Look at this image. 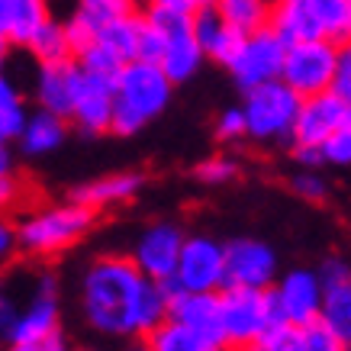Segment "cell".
<instances>
[{"label": "cell", "instance_id": "6da1fadb", "mask_svg": "<svg viewBox=\"0 0 351 351\" xmlns=\"http://www.w3.org/2000/svg\"><path fill=\"white\" fill-rule=\"evenodd\" d=\"M171 287L138 271L129 255H100L81 274V313L107 339H145L171 319Z\"/></svg>", "mask_w": 351, "mask_h": 351}, {"label": "cell", "instance_id": "7a4b0ae2", "mask_svg": "<svg viewBox=\"0 0 351 351\" xmlns=\"http://www.w3.org/2000/svg\"><path fill=\"white\" fill-rule=\"evenodd\" d=\"M97 223V213L75 197L62 203H49L39 210H29L16 219V239L20 252L29 258H52L75 248Z\"/></svg>", "mask_w": 351, "mask_h": 351}, {"label": "cell", "instance_id": "3957f363", "mask_svg": "<svg viewBox=\"0 0 351 351\" xmlns=\"http://www.w3.org/2000/svg\"><path fill=\"white\" fill-rule=\"evenodd\" d=\"M174 84L161 71V64L129 62L117 77V113H113V132L117 136H136L168 110Z\"/></svg>", "mask_w": 351, "mask_h": 351}, {"label": "cell", "instance_id": "277c9868", "mask_svg": "<svg viewBox=\"0 0 351 351\" xmlns=\"http://www.w3.org/2000/svg\"><path fill=\"white\" fill-rule=\"evenodd\" d=\"M271 29H277L287 43L309 39H351V0H274Z\"/></svg>", "mask_w": 351, "mask_h": 351}, {"label": "cell", "instance_id": "5b68a950", "mask_svg": "<svg viewBox=\"0 0 351 351\" xmlns=\"http://www.w3.org/2000/svg\"><path fill=\"white\" fill-rule=\"evenodd\" d=\"M300 107H303V97L284 81H271L242 94L248 138L258 145H293Z\"/></svg>", "mask_w": 351, "mask_h": 351}, {"label": "cell", "instance_id": "8992f818", "mask_svg": "<svg viewBox=\"0 0 351 351\" xmlns=\"http://www.w3.org/2000/svg\"><path fill=\"white\" fill-rule=\"evenodd\" d=\"M58 284L52 274H39L32 280L29 293L23 300H13L10 293L0 303V329L7 345L39 341L45 335L58 332Z\"/></svg>", "mask_w": 351, "mask_h": 351}, {"label": "cell", "instance_id": "52a82bcc", "mask_svg": "<svg viewBox=\"0 0 351 351\" xmlns=\"http://www.w3.org/2000/svg\"><path fill=\"white\" fill-rule=\"evenodd\" d=\"M219 300H223V335L229 351H248L274 326H280L271 290L226 287Z\"/></svg>", "mask_w": 351, "mask_h": 351}, {"label": "cell", "instance_id": "ba28073f", "mask_svg": "<svg viewBox=\"0 0 351 351\" xmlns=\"http://www.w3.org/2000/svg\"><path fill=\"white\" fill-rule=\"evenodd\" d=\"M339 45L341 43H332V39L290 43L280 81L293 87L303 100L332 90L335 87V71H339Z\"/></svg>", "mask_w": 351, "mask_h": 351}, {"label": "cell", "instance_id": "9c48e42d", "mask_svg": "<svg viewBox=\"0 0 351 351\" xmlns=\"http://www.w3.org/2000/svg\"><path fill=\"white\" fill-rule=\"evenodd\" d=\"M171 293H223L226 290V245L213 235H187L168 284Z\"/></svg>", "mask_w": 351, "mask_h": 351}, {"label": "cell", "instance_id": "30bf717a", "mask_svg": "<svg viewBox=\"0 0 351 351\" xmlns=\"http://www.w3.org/2000/svg\"><path fill=\"white\" fill-rule=\"evenodd\" d=\"M287 39L271 26L261 32H252V36H245L242 49H239V55L226 71L232 75L235 87L242 94H248V90H255L261 84H271V81H280L284 62H287Z\"/></svg>", "mask_w": 351, "mask_h": 351}, {"label": "cell", "instance_id": "8fae6325", "mask_svg": "<svg viewBox=\"0 0 351 351\" xmlns=\"http://www.w3.org/2000/svg\"><path fill=\"white\" fill-rule=\"evenodd\" d=\"M277 303V316L287 326H313L322 319V306H326V287H322L319 271L313 267H293L277 277L271 287Z\"/></svg>", "mask_w": 351, "mask_h": 351}, {"label": "cell", "instance_id": "7c38bea8", "mask_svg": "<svg viewBox=\"0 0 351 351\" xmlns=\"http://www.w3.org/2000/svg\"><path fill=\"white\" fill-rule=\"evenodd\" d=\"M184 242L187 235L178 223H152L145 226L142 232L136 235L132 242V252L129 258L138 265V271L158 284H171L174 280V271H178V261H181V252H184Z\"/></svg>", "mask_w": 351, "mask_h": 351}, {"label": "cell", "instance_id": "4fadbf2b", "mask_svg": "<svg viewBox=\"0 0 351 351\" xmlns=\"http://www.w3.org/2000/svg\"><path fill=\"white\" fill-rule=\"evenodd\" d=\"M277 255L261 239L226 242V287L271 290L277 284Z\"/></svg>", "mask_w": 351, "mask_h": 351}, {"label": "cell", "instance_id": "5bb4252c", "mask_svg": "<svg viewBox=\"0 0 351 351\" xmlns=\"http://www.w3.org/2000/svg\"><path fill=\"white\" fill-rule=\"evenodd\" d=\"M152 16L165 29V55H161V62H158L161 71L171 77V84H187L200 71L203 58H206L200 39H197V29H193V20H187V16H168V13H152Z\"/></svg>", "mask_w": 351, "mask_h": 351}, {"label": "cell", "instance_id": "9a60e30c", "mask_svg": "<svg viewBox=\"0 0 351 351\" xmlns=\"http://www.w3.org/2000/svg\"><path fill=\"white\" fill-rule=\"evenodd\" d=\"M351 123V100H345L335 90L326 94L306 97L303 107H300V119H297V132H293V145H313L322 149L335 132Z\"/></svg>", "mask_w": 351, "mask_h": 351}, {"label": "cell", "instance_id": "2e32d148", "mask_svg": "<svg viewBox=\"0 0 351 351\" xmlns=\"http://www.w3.org/2000/svg\"><path fill=\"white\" fill-rule=\"evenodd\" d=\"M84 84V68L77 62H62V64H39L36 68V84H32V97H36V110L55 113L62 119H71Z\"/></svg>", "mask_w": 351, "mask_h": 351}, {"label": "cell", "instance_id": "e0dca14e", "mask_svg": "<svg viewBox=\"0 0 351 351\" xmlns=\"http://www.w3.org/2000/svg\"><path fill=\"white\" fill-rule=\"evenodd\" d=\"M113 113H117V77H100L84 71V84H81L75 113H71L75 129L84 136L113 132Z\"/></svg>", "mask_w": 351, "mask_h": 351}, {"label": "cell", "instance_id": "ac0fdd59", "mask_svg": "<svg viewBox=\"0 0 351 351\" xmlns=\"http://www.w3.org/2000/svg\"><path fill=\"white\" fill-rule=\"evenodd\" d=\"M52 23L49 0H0V43L3 49H26Z\"/></svg>", "mask_w": 351, "mask_h": 351}, {"label": "cell", "instance_id": "d6986e66", "mask_svg": "<svg viewBox=\"0 0 351 351\" xmlns=\"http://www.w3.org/2000/svg\"><path fill=\"white\" fill-rule=\"evenodd\" d=\"M171 319L184 322L187 329L200 332V335H206L210 341L226 348L223 300H219V293H174L171 297Z\"/></svg>", "mask_w": 351, "mask_h": 351}, {"label": "cell", "instance_id": "ffe728a7", "mask_svg": "<svg viewBox=\"0 0 351 351\" xmlns=\"http://www.w3.org/2000/svg\"><path fill=\"white\" fill-rule=\"evenodd\" d=\"M145 178L138 171H113V174H104V178H94V181L81 184L71 197L77 203L90 206L94 213L100 210H113V206H123L142 191Z\"/></svg>", "mask_w": 351, "mask_h": 351}, {"label": "cell", "instance_id": "44dd1931", "mask_svg": "<svg viewBox=\"0 0 351 351\" xmlns=\"http://www.w3.org/2000/svg\"><path fill=\"white\" fill-rule=\"evenodd\" d=\"M193 29H197V39H200L206 58H213V62L223 64V68L232 64V58L239 55V49H242V43H245L242 32H235L232 26H226L223 16L213 10V3L193 20Z\"/></svg>", "mask_w": 351, "mask_h": 351}, {"label": "cell", "instance_id": "7402d4cb", "mask_svg": "<svg viewBox=\"0 0 351 351\" xmlns=\"http://www.w3.org/2000/svg\"><path fill=\"white\" fill-rule=\"evenodd\" d=\"M68 119L55 117V113H45V110H36L26 123V132L20 136V152L29 155V158H43V155H52L55 149H62L64 136H68Z\"/></svg>", "mask_w": 351, "mask_h": 351}, {"label": "cell", "instance_id": "603a6c76", "mask_svg": "<svg viewBox=\"0 0 351 351\" xmlns=\"http://www.w3.org/2000/svg\"><path fill=\"white\" fill-rule=\"evenodd\" d=\"M142 348L145 351H226L223 345H216L206 335L187 329L184 322H174V319L161 322L158 329H152L145 335V341H142Z\"/></svg>", "mask_w": 351, "mask_h": 351}, {"label": "cell", "instance_id": "cb8c5ba5", "mask_svg": "<svg viewBox=\"0 0 351 351\" xmlns=\"http://www.w3.org/2000/svg\"><path fill=\"white\" fill-rule=\"evenodd\" d=\"M271 7H274V0H213V10L223 16L226 26H232L242 36L267 29Z\"/></svg>", "mask_w": 351, "mask_h": 351}, {"label": "cell", "instance_id": "d4e9b609", "mask_svg": "<svg viewBox=\"0 0 351 351\" xmlns=\"http://www.w3.org/2000/svg\"><path fill=\"white\" fill-rule=\"evenodd\" d=\"M138 13V0H77L71 20L81 23L84 29H90L97 36L100 29H107L110 23L126 20Z\"/></svg>", "mask_w": 351, "mask_h": 351}, {"label": "cell", "instance_id": "484cf974", "mask_svg": "<svg viewBox=\"0 0 351 351\" xmlns=\"http://www.w3.org/2000/svg\"><path fill=\"white\" fill-rule=\"evenodd\" d=\"M29 117L32 113L26 110L20 87L13 84L10 77H0V138L3 142H20Z\"/></svg>", "mask_w": 351, "mask_h": 351}, {"label": "cell", "instance_id": "4316f807", "mask_svg": "<svg viewBox=\"0 0 351 351\" xmlns=\"http://www.w3.org/2000/svg\"><path fill=\"white\" fill-rule=\"evenodd\" d=\"M29 55L36 58V64H62V62H75V45L68 36V26L58 20H52L39 32V39L29 45Z\"/></svg>", "mask_w": 351, "mask_h": 351}, {"label": "cell", "instance_id": "83f0119b", "mask_svg": "<svg viewBox=\"0 0 351 351\" xmlns=\"http://www.w3.org/2000/svg\"><path fill=\"white\" fill-rule=\"evenodd\" d=\"M97 39L113 49V52L123 58V62H138V43H142V13L136 16H126V20L110 23L107 29L97 32Z\"/></svg>", "mask_w": 351, "mask_h": 351}, {"label": "cell", "instance_id": "f1b7e54d", "mask_svg": "<svg viewBox=\"0 0 351 351\" xmlns=\"http://www.w3.org/2000/svg\"><path fill=\"white\" fill-rule=\"evenodd\" d=\"M322 322L329 326L345 348H351V280L341 287L326 290V306H322Z\"/></svg>", "mask_w": 351, "mask_h": 351}, {"label": "cell", "instance_id": "f546056e", "mask_svg": "<svg viewBox=\"0 0 351 351\" xmlns=\"http://www.w3.org/2000/svg\"><path fill=\"white\" fill-rule=\"evenodd\" d=\"M75 62L84 68L87 75H100V77H119V71L126 68V62L113 49H107L100 39H94L87 49H81Z\"/></svg>", "mask_w": 351, "mask_h": 351}, {"label": "cell", "instance_id": "4dcf8cb0", "mask_svg": "<svg viewBox=\"0 0 351 351\" xmlns=\"http://www.w3.org/2000/svg\"><path fill=\"white\" fill-rule=\"evenodd\" d=\"M193 178L206 187H223V184L239 178V161L229 158V155H210L193 168Z\"/></svg>", "mask_w": 351, "mask_h": 351}, {"label": "cell", "instance_id": "1f68e13d", "mask_svg": "<svg viewBox=\"0 0 351 351\" xmlns=\"http://www.w3.org/2000/svg\"><path fill=\"white\" fill-rule=\"evenodd\" d=\"M248 351H306L303 329H300V326H287V322H280V326H274L265 339L258 341V345H252Z\"/></svg>", "mask_w": 351, "mask_h": 351}, {"label": "cell", "instance_id": "d6a6232c", "mask_svg": "<svg viewBox=\"0 0 351 351\" xmlns=\"http://www.w3.org/2000/svg\"><path fill=\"white\" fill-rule=\"evenodd\" d=\"M165 55V29L152 13L142 10V43H138V62L158 64Z\"/></svg>", "mask_w": 351, "mask_h": 351}, {"label": "cell", "instance_id": "836d02e7", "mask_svg": "<svg viewBox=\"0 0 351 351\" xmlns=\"http://www.w3.org/2000/svg\"><path fill=\"white\" fill-rule=\"evenodd\" d=\"M290 191L306 203H322L326 197H329V181L322 178L319 171H303L300 168L297 174L290 178Z\"/></svg>", "mask_w": 351, "mask_h": 351}, {"label": "cell", "instance_id": "e575fe53", "mask_svg": "<svg viewBox=\"0 0 351 351\" xmlns=\"http://www.w3.org/2000/svg\"><path fill=\"white\" fill-rule=\"evenodd\" d=\"M216 138L219 142H242L248 138V119H245V110L242 107H229L216 117V126H213Z\"/></svg>", "mask_w": 351, "mask_h": 351}, {"label": "cell", "instance_id": "d590c367", "mask_svg": "<svg viewBox=\"0 0 351 351\" xmlns=\"http://www.w3.org/2000/svg\"><path fill=\"white\" fill-rule=\"evenodd\" d=\"M213 0H142V7L149 13H168V16H187L197 20Z\"/></svg>", "mask_w": 351, "mask_h": 351}, {"label": "cell", "instance_id": "8d00e7d4", "mask_svg": "<svg viewBox=\"0 0 351 351\" xmlns=\"http://www.w3.org/2000/svg\"><path fill=\"white\" fill-rule=\"evenodd\" d=\"M322 155H326V165H335V168H351V123L341 132L322 145Z\"/></svg>", "mask_w": 351, "mask_h": 351}, {"label": "cell", "instance_id": "74e56055", "mask_svg": "<svg viewBox=\"0 0 351 351\" xmlns=\"http://www.w3.org/2000/svg\"><path fill=\"white\" fill-rule=\"evenodd\" d=\"M303 341H306V351H341L345 348L339 341V335L322 319L313 322V326H303Z\"/></svg>", "mask_w": 351, "mask_h": 351}, {"label": "cell", "instance_id": "f35d334b", "mask_svg": "<svg viewBox=\"0 0 351 351\" xmlns=\"http://www.w3.org/2000/svg\"><path fill=\"white\" fill-rule=\"evenodd\" d=\"M316 271H319L322 287L326 290L341 287V284H348L351 280V261H345V258H339V255H329Z\"/></svg>", "mask_w": 351, "mask_h": 351}, {"label": "cell", "instance_id": "ab89813d", "mask_svg": "<svg viewBox=\"0 0 351 351\" xmlns=\"http://www.w3.org/2000/svg\"><path fill=\"white\" fill-rule=\"evenodd\" d=\"M335 94L351 100V39L339 45V71H335Z\"/></svg>", "mask_w": 351, "mask_h": 351}, {"label": "cell", "instance_id": "60d3db41", "mask_svg": "<svg viewBox=\"0 0 351 351\" xmlns=\"http://www.w3.org/2000/svg\"><path fill=\"white\" fill-rule=\"evenodd\" d=\"M7 351H75L64 339V332H52V335H45L39 341H23V345H7Z\"/></svg>", "mask_w": 351, "mask_h": 351}, {"label": "cell", "instance_id": "b9f144b4", "mask_svg": "<svg viewBox=\"0 0 351 351\" xmlns=\"http://www.w3.org/2000/svg\"><path fill=\"white\" fill-rule=\"evenodd\" d=\"M293 149V161H297L303 171H319L326 165V155L322 149H313V145H290Z\"/></svg>", "mask_w": 351, "mask_h": 351}, {"label": "cell", "instance_id": "7bdbcfd3", "mask_svg": "<svg viewBox=\"0 0 351 351\" xmlns=\"http://www.w3.org/2000/svg\"><path fill=\"white\" fill-rule=\"evenodd\" d=\"M20 252V239H16V226H0V255L10 258Z\"/></svg>", "mask_w": 351, "mask_h": 351}, {"label": "cell", "instance_id": "ee69618b", "mask_svg": "<svg viewBox=\"0 0 351 351\" xmlns=\"http://www.w3.org/2000/svg\"><path fill=\"white\" fill-rule=\"evenodd\" d=\"M16 191H20V184L13 181V174H0V197H3V203L16 200Z\"/></svg>", "mask_w": 351, "mask_h": 351}, {"label": "cell", "instance_id": "f6af8a7d", "mask_svg": "<svg viewBox=\"0 0 351 351\" xmlns=\"http://www.w3.org/2000/svg\"><path fill=\"white\" fill-rule=\"evenodd\" d=\"M0 174H13V158L7 149L0 152Z\"/></svg>", "mask_w": 351, "mask_h": 351}, {"label": "cell", "instance_id": "bcb514c9", "mask_svg": "<svg viewBox=\"0 0 351 351\" xmlns=\"http://www.w3.org/2000/svg\"><path fill=\"white\" fill-rule=\"evenodd\" d=\"M81 351H87V348H81ZM132 351H145V348H132Z\"/></svg>", "mask_w": 351, "mask_h": 351}, {"label": "cell", "instance_id": "7dc6e473", "mask_svg": "<svg viewBox=\"0 0 351 351\" xmlns=\"http://www.w3.org/2000/svg\"><path fill=\"white\" fill-rule=\"evenodd\" d=\"M341 351H351V348H341Z\"/></svg>", "mask_w": 351, "mask_h": 351}]
</instances>
